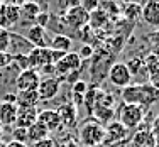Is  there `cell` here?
<instances>
[{"instance_id":"obj_1","label":"cell","mask_w":159,"mask_h":147,"mask_svg":"<svg viewBox=\"0 0 159 147\" xmlns=\"http://www.w3.org/2000/svg\"><path fill=\"white\" fill-rule=\"evenodd\" d=\"M122 100L129 105H139L146 110L159 100V90L151 86L149 83H130L122 88Z\"/></svg>"},{"instance_id":"obj_2","label":"cell","mask_w":159,"mask_h":147,"mask_svg":"<svg viewBox=\"0 0 159 147\" xmlns=\"http://www.w3.org/2000/svg\"><path fill=\"white\" fill-rule=\"evenodd\" d=\"M105 139V127L97 120H86L80 129V140L86 147H95Z\"/></svg>"},{"instance_id":"obj_3","label":"cell","mask_w":159,"mask_h":147,"mask_svg":"<svg viewBox=\"0 0 159 147\" xmlns=\"http://www.w3.org/2000/svg\"><path fill=\"white\" fill-rule=\"evenodd\" d=\"M144 108L139 107V105H129V103H122L119 110V120L127 130H132V129H137L139 125L142 123L144 120Z\"/></svg>"},{"instance_id":"obj_4","label":"cell","mask_w":159,"mask_h":147,"mask_svg":"<svg viewBox=\"0 0 159 147\" xmlns=\"http://www.w3.org/2000/svg\"><path fill=\"white\" fill-rule=\"evenodd\" d=\"M24 2H2L0 7V29L9 31L20 20V5Z\"/></svg>"},{"instance_id":"obj_5","label":"cell","mask_w":159,"mask_h":147,"mask_svg":"<svg viewBox=\"0 0 159 147\" xmlns=\"http://www.w3.org/2000/svg\"><path fill=\"white\" fill-rule=\"evenodd\" d=\"M41 73L36 69H24L17 74V78L14 80L17 93L22 91H37V86L41 83Z\"/></svg>"},{"instance_id":"obj_6","label":"cell","mask_w":159,"mask_h":147,"mask_svg":"<svg viewBox=\"0 0 159 147\" xmlns=\"http://www.w3.org/2000/svg\"><path fill=\"white\" fill-rule=\"evenodd\" d=\"M83 61L80 59L78 52H66V54L63 56V59H59L58 63L54 65V73L58 74V80L61 81V78H64L66 74L73 73V71H80V68H81Z\"/></svg>"},{"instance_id":"obj_7","label":"cell","mask_w":159,"mask_h":147,"mask_svg":"<svg viewBox=\"0 0 159 147\" xmlns=\"http://www.w3.org/2000/svg\"><path fill=\"white\" fill-rule=\"evenodd\" d=\"M61 20L66 25H70L71 29H83L90 22V14L86 10H83L81 5H75V7H70L63 14Z\"/></svg>"},{"instance_id":"obj_8","label":"cell","mask_w":159,"mask_h":147,"mask_svg":"<svg viewBox=\"0 0 159 147\" xmlns=\"http://www.w3.org/2000/svg\"><path fill=\"white\" fill-rule=\"evenodd\" d=\"M27 65H29V69H36V71H41L46 66H52L51 49L49 47H32L27 52Z\"/></svg>"},{"instance_id":"obj_9","label":"cell","mask_w":159,"mask_h":147,"mask_svg":"<svg viewBox=\"0 0 159 147\" xmlns=\"http://www.w3.org/2000/svg\"><path fill=\"white\" fill-rule=\"evenodd\" d=\"M108 81L113 86H119V88H125L132 83V76L130 71L125 66V63H113L108 68Z\"/></svg>"},{"instance_id":"obj_10","label":"cell","mask_w":159,"mask_h":147,"mask_svg":"<svg viewBox=\"0 0 159 147\" xmlns=\"http://www.w3.org/2000/svg\"><path fill=\"white\" fill-rule=\"evenodd\" d=\"M59 88H61V81L56 76H48L44 80H41L39 86H37V95H39V100L48 101L52 100V98L58 96Z\"/></svg>"},{"instance_id":"obj_11","label":"cell","mask_w":159,"mask_h":147,"mask_svg":"<svg viewBox=\"0 0 159 147\" xmlns=\"http://www.w3.org/2000/svg\"><path fill=\"white\" fill-rule=\"evenodd\" d=\"M37 115H39V110L37 107L32 108H19L17 110V118H16V127L17 129H25L27 130L31 125L37 122Z\"/></svg>"},{"instance_id":"obj_12","label":"cell","mask_w":159,"mask_h":147,"mask_svg":"<svg viewBox=\"0 0 159 147\" xmlns=\"http://www.w3.org/2000/svg\"><path fill=\"white\" fill-rule=\"evenodd\" d=\"M129 130L125 127L122 125L120 122H110L107 125V129H105V139L103 142H107V144H117V142L124 140V139L127 137Z\"/></svg>"},{"instance_id":"obj_13","label":"cell","mask_w":159,"mask_h":147,"mask_svg":"<svg viewBox=\"0 0 159 147\" xmlns=\"http://www.w3.org/2000/svg\"><path fill=\"white\" fill-rule=\"evenodd\" d=\"M141 17L149 27L159 29V2H147L142 5Z\"/></svg>"},{"instance_id":"obj_14","label":"cell","mask_w":159,"mask_h":147,"mask_svg":"<svg viewBox=\"0 0 159 147\" xmlns=\"http://www.w3.org/2000/svg\"><path fill=\"white\" fill-rule=\"evenodd\" d=\"M37 122L43 127H46L48 132H56L61 129V120L56 110H41L37 115Z\"/></svg>"},{"instance_id":"obj_15","label":"cell","mask_w":159,"mask_h":147,"mask_svg":"<svg viewBox=\"0 0 159 147\" xmlns=\"http://www.w3.org/2000/svg\"><path fill=\"white\" fill-rule=\"evenodd\" d=\"M58 115H59V120H61V127H75L76 123V117H78V110L73 103H64L58 108Z\"/></svg>"},{"instance_id":"obj_16","label":"cell","mask_w":159,"mask_h":147,"mask_svg":"<svg viewBox=\"0 0 159 147\" xmlns=\"http://www.w3.org/2000/svg\"><path fill=\"white\" fill-rule=\"evenodd\" d=\"M25 41L32 44V47H48V39H46V29L31 25L25 32Z\"/></svg>"},{"instance_id":"obj_17","label":"cell","mask_w":159,"mask_h":147,"mask_svg":"<svg viewBox=\"0 0 159 147\" xmlns=\"http://www.w3.org/2000/svg\"><path fill=\"white\" fill-rule=\"evenodd\" d=\"M19 107L16 103H0V125L2 127H12L16 125Z\"/></svg>"},{"instance_id":"obj_18","label":"cell","mask_w":159,"mask_h":147,"mask_svg":"<svg viewBox=\"0 0 159 147\" xmlns=\"http://www.w3.org/2000/svg\"><path fill=\"white\" fill-rule=\"evenodd\" d=\"M71 46H73V41H71V37L66 36V34H56L51 39V42L48 44L49 49L58 51V52H64V54L71 51Z\"/></svg>"},{"instance_id":"obj_19","label":"cell","mask_w":159,"mask_h":147,"mask_svg":"<svg viewBox=\"0 0 159 147\" xmlns=\"http://www.w3.org/2000/svg\"><path fill=\"white\" fill-rule=\"evenodd\" d=\"M39 101L41 100H39L37 91H22V93H17L16 105L19 108H32V107H37Z\"/></svg>"},{"instance_id":"obj_20","label":"cell","mask_w":159,"mask_h":147,"mask_svg":"<svg viewBox=\"0 0 159 147\" xmlns=\"http://www.w3.org/2000/svg\"><path fill=\"white\" fill-rule=\"evenodd\" d=\"M41 12H43V10H41V7L37 2H24L20 5V19H24V20H27V22H34Z\"/></svg>"},{"instance_id":"obj_21","label":"cell","mask_w":159,"mask_h":147,"mask_svg":"<svg viewBox=\"0 0 159 147\" xmlns=\"http://www.w3.org/2000/svg\"><path fill=\"white\" fill-rule=\"evenodd\" d=\"M48 135H49V132H48L46 127H43L39 122H36L34 125H31L27 129V142H32V145H34L36 142L46 139Z\"/></svg>"},{"instance_id":"obj_22","label":"cell","mask_w":159,"mask_h":147,"mask_svg":"<svg viewBox=\"0 0 159 147\" xmlns=\"http://www.w3.org/2000/svg\"><path fill=\"white\" fill-rule=\"evenodd\" d=\"M154 144H156V135L152 132L142 130L139 134H135L134 137V145L137 147H154Z\"/></svg>"},{"instance_id":"obj_23","label":"cell","mask_w":159,"mask_h":147,"mask_svg":"<svg viewBox=\"0 0 159 147\" xmlns=\"http://www.w3.org/2000/svg\"><path fill=\"white\" fill-rule=\"evenodd\" d=\"M125 66L129 68V71H130V76L134 78V76H137L141 71L146 69V65H144V59L141 58H132V59H129V61L125 63Z\"/></svg>"},{"instance_id":"obj_24","label":"cell","mask_w":159,"mask_h":147,"mask_svg":"<svg viewBox=\"0 0 159 147\" xmlns=\"http://www.w3.org/2000/svg\"><path fill=\"white\" fill-rule=\"evenodd\" d=\"M141 10H142V5H139V3H127L124 7V16L129 20H135L137 17H141Z\"/></svg>"},{"instance_id":"obj_25","label":"cell","mask_w":159,"mask_h":147,"mask_svg":"<svg viewBox=\"0 0 159 147\" xmlns=\"http://www.w3.org/2000/svg\"><path fill=\"white\" fill-rule=\"evenodd\" d=\"M105 20H107V14H105L103 10H100V9H98V10H95V12H92V14H90V22H88V24L95 25V27H97V25L100 27V25L103 24Z\"/></svg>"},{"instance_id":"obj_26","label":"cell","mask_w":159,"mask_h":147,"mask_svg":"<svg viewBox=\"0 0 159 147\" xmlns=\"http://www.w3.org/2000/svg\"><path fill=\"white\" fill-rule=\"evenodd\" d=\"M10 47V31L0 29V52H9Z\"/></svg>"},{"instance_id":"obj_27","label":"cell","mask_w":159,"mask_h":147,"mask_svg":"<svg viewBox=\"0 0 159 147\" xmlns=\"http://www.w3.org/2000/svg\"><path fill=\"white\" fill-rule=\"evenodd\" d=\"M71 91H73V95H81V96H85V93L88 91V85H86V81L78 80L76 83H73V86H71Z\"/></svg>"},{"instance_id":"obj_28","label":"cell","mask_w":159,"mask_h":147,"mask_svg":"<svg viewBox=\"0 0 159 147\" xmlns=\"http://www.w3.org/2000/svg\"><path fill=\"white\" fill-rule=\"evenodd\" d=\"M49 22H51V14H49V12H41L39 16L36 17V20H34V25H37V27H43V29H46Z\"/></svg>"},{"instance_id":"obj_29","label":"cell","mask_w":159,"mask_h":147,"mask_svg":"<svg viewBox=\"0 0 159 147\" xmlns=\"http://www.w3.org/2000/svg\"><path fill=\"white\" fill-rule=\"evenodd\" d=\"M147 83H149L151 86H154L156 90H159V66L149 71V74H147Z\"/></svg>"},{"instance_id":"obj_30","label":"cell","mask_w":159,"mask_h":147,"mask_svg":"<svg viewBox=\"0 0 159 147\" xmlns=\"http://www.w3.org/2000/svg\"><path fill=\"white\" fill-rule=\"evenodd\" d=\"M12 135H14V139L12 140H16V142H20V144H25L27 142V130L25 129H14L12 130Z\"/></svg>"},{"instance_id":"obj_31","label":"cell","mask_w":159,"mask_h":147,"mask_svg":"<svg viewBox=\"0 0 159 147\" xmlns=\"http://www.w3.org/2000/svg\"><path fill=\"white\" fill-rule=\"evenodd\" d=\"M12 63H14V59H12V54H10V52H0V71L9 68Z\"/></svg>"},{"instance_id":"obj_32","label":"cell","mask_w":159,"mask_h":147,"mask_svg":"<svg viewBox=\"0 0 159 147\" xmlns=\"http://www.w3.org/2000/svg\"><path fill=\"white\" fill-rule=\"evenodd\" d=\"M93 52H95V51H93V47H92V46H88V44H85V46H83L81 49H80L78 56H80V59L83 61V59L92 58V56H93Z\"/></svg>"},{"instance_id":"obj_33","label":"cell","mask_w":159,"mask_h":147,"mask_svg":"<svg viewBox=\"0 0 159 147\" xmlns=\"http://www.w3.org/2000/svg\"><path fill=\"white\" fill-rule=\"evenodd\" d=\"M32 147H56V142L52 140L51 137H46V139H43V140L36 142Z\"/></svg>"},{"instance_id":"obj_34","label":"cell","mask_w":159,"mask_h":147,"mask_svg":"<svg viewBox=\"0 0 159 147\" xmlns=\"http://www.w3.org/2000/svg\"><path fill=\"white\" fill-rule=\"evenodd\" d=\"M16 100H17V93H7V95L2 98L3 103H16Z\"/></svg>"},{"instance_id":"obj_35","label":"cell","mask_w":159,"mask_h":147,"mask_svg":"<svg viewBox=\"0 0 159 147\" xmlns=\"http://www.w3.org/2000/svg\"><path fill=\"white\" fill-rule=\"evenodd\" d=\"M5 147H29L27 144H20V142H16V140H10V142H7Z\"/></svg>"},{"instance_id":"obj_36","label":"cell","mask_w":159,"mask_h":147,"mask_svg":"<svg viewBox=\"0 0 159 147\" xmlns=\"http://www.w3.org/2000/svg\"><path fill=\"white\" fill-rule=\"evenodd\" d=\"M0 139H2V125H0Z\"/></svg>"},{"instance_id":"obj_37","label":"cell","mask_w":159,"mask_h":147,"mask_svg":"<svg viewBox=\"0 0 159 147\" xmlns=\"http://www.w3.org/2000/svg\"><path fill=\"white\" fill-rule=\"evenodd\" d=\"M0 83H2V73H0Z\"/></svg>"},{"instance_id":"obj_38","label":"cell","mask_w":159,"mask_h":147,"mask_svg":"<svg viewBox=\"0 0 159 147\" xmlns=\"http://www.w3.org/2000/svg\"><path fill=\"white\" fill-rule=\"evenodd\" d=\"M0 7H2V2H0Z\"/></svg>"}]
</instances>
